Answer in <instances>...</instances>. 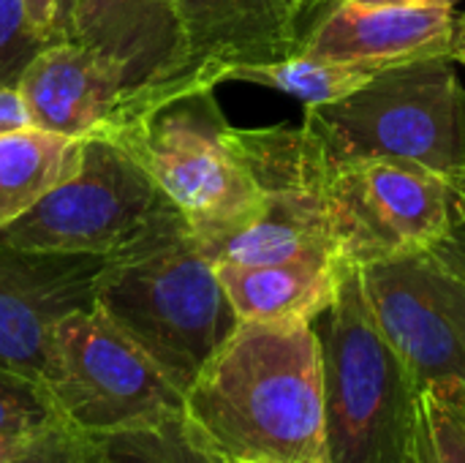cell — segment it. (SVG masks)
<instances>
[{
  "label": "cell",
  "instance_id": "obj_1",
  "mask_svg": "<svg viewBox=\"0 0 465 463\" xmlns=\"http://www.w3.org/2000/svg\"><path fill=\"white\" fill-rule=\"evenodd\" d=\"M267 199L322 232L341 262L365 267L436 243L450 226L444 177L376 156H332L302 128H234Z\"/></svg>",
  "mask_w": 465,
  "mask_h": 463
},
{
  "label": "cell",
  "instance_id": "obj_2",
  "mask_svg": "<svg viewBox=\"0 0 465 463\" xmlns=\"http://www.w3.org/2000/svg\"><path fill=\"white\" fill-rule=\"evenodd\" d=\"M221 463H332L313 322H240L183 396Z\"/></svg>",
  "mask_w": 465,
  "mask_h": 463
},
{
  "label": "cell",
  "instance_id": "obj_3",
  "mask_svg": "<svg viewBox=\"0 0 465 463\" xmlns=\"http://www.w3.org/2000/svg\"><path fill=\"white\" fill-rule=\"evenodd\" d=\"M104 139L153 177L204 254L267 213V191L240 153L215 87L193 76L131 90Z\"/></svg>",
  "mask_w": 465,
  "mask_h": 463
},
{
  "label": "cell",
  "instance_id": "obj_4",
  "mask_svg": "<svg viewBox=\"0 0 465 463\" xmlns=\"http://www.w3.org/2000/svg\"><path fill=\"white\" fill-rule=\"evenodd\" d=\"M93 308L183 396L240 325L215 262L191 232L104 259Z\"/></svg>",
  "mask_w": 465,
  "mask_h": 463
},
{
  "label": "cell",
  "instance_id": "obj_5",
  "mask_svg": "<svg viewBox=\"0 0 465 463\" xmlns=\"http://www.w3.org/2000/svg\"><path fill=\"white\" fill-rule=\"evenodd\" d=\"M313 330L322 344L330 461H409L420 388L387 341L357 265H341L338 292Z\"/></svg>",
  "mask_w": 465,
  "mask_h": 463
},
{
  "label": "cell",
  "instance_id": "obj_6",
  "mask_svg": "<svg viewBox=\"0 0 465 463\" xmlns=\"http://www.w3.org/2000/svg\"><path fill=\"white\" fill-rule=\"evenodd\" d=\"M302 134L332 156H376L465 180V85L455 57L379 71L351 96L305 106Z\"/></svg>",
  "mask_w": 465,
  "mask_h": 463
},
{
  "label": "cell",
  "instance_id": "obj_7",
  "mask_svg": "<svg viewBox=\"0 0 465 463\" xmlns=\"http://www.w3.org/2000/svg\"><path fill=\"white\" fill-rule=\"evenodd\" d=\"M191 232L153 177L114 142H84L76 175L0 229V243L46 251L120 257Z\"/></svg>",
  "mask_w": 465,
  "mask_h": 463
},
{
  "label": "cell",
  "instance_id": "obj_8",
  "mask_svg": "<svg viewBox=\"0 0 465 463\" xmlns=\"http://www.w3.org/2000/svg\"><path fill=\"white\" fill-rule=\"evenodd\" d=\"M38 382L57 415L93 437L183 415V393L98 308L57 322Z\"/></svg>",
  "mask_w": 465,
  "mask_h": 463
},
{
  "label": "cell",
  "instance_id": "obj_9",
  "mask_svg": "<svg viewBox=\"0 0 465 463\" xmlns=\"http://www.w3.org/2000/svg\"><path fill=\"white\" fill-rule=\"evenodd\" d=\"M371 308L420 390L465 396V278L430 248L360 267Z\"/></svg>",
  "mask_w": 465,
  "mask_h": 463
},
{
  "label": "cell",
  "instance_id": "obj_10",
  "mask_svg": "<svg viewBox=\"0 0 465 463\" xmlns=\"http://www.w3.org/2000/svg\"><path fill=\"white\" fill-rule=\"evenodd\" d=\"M101 265L104 257L0 243V368L38 379L57 322L93 308Z\"/></svg>",
  "mask_w": 465,
  "mask_h": 463
},
{
  "label": "cell",
  "instance_id": "obj_11",
  "mask_svg": "<svg viewBox=\"0 0 465 463\" xmlns=\"http://www.w3.org/2000/svg\"><path fill=\"white\" fill-rule=\"evenodd\" d=\"M183 68L207 87L242 65L272 63L300 49L308 0H174Z\"/></svg>",
  "mask_w": 465,
  "mask_h": 463
},
{
  "label": "cell",
  "instance_id": "obj_12",
  "mask_svg": "<svg viewBox=\"0 0 465 463\" xmlns=\"http://www.w3.org/2000/svg\"><path fill=\"white\" fill-rule=\"evenodd\" d=\"M455 5H362L338 0L302 33V55L354 63L371 71L441 57L455 49Z\"/></svg>",
  "mask_w": 465,
  "mask_h": 463
},
{
  "label": "cell",
  "instance_id": "obj_13",
  "mask_svg": "<svg viewBox=\"0 0 465 463\" xmlns=\"http://www.w3.org/2000/svg\"><path fill=\"white\" fill-rule=\"evenodd\" d=\"M35 128L93 139L104 136L128 96L123 71L74 38H52L16 82Z\"/></svg>",
  "mask_w": 465,
  "mask_h": 463
},
{
  "label": "cell",
  "instance_id": "obj_14",
  "mask_svg": "<svg viewBox=\"0 0 465 463\" xmlns=\"http://www.w3.org/2000/svg\"><path fill=\"white\" fill-rule=\"evenodd\" d=\"M60 35L112 60L128 93L169 82L183 68L174 0H74Z\"/></svg>",
  "mask_w": 465,
  "mask_h": 463
},
{
  "label": "cell",
  "instance_id": "obj_15",
  "mask_svg": "<svg viewBox=\"0 0 465 463\" xmlns=\"http://www.w3.org/2000/svg\"><path fill=\"white\" fill-rule=\"evenodd\" d=\"M341 265L338 259L215 262V270L240 322H313L338 292Z\"/></svg>",
  "mask_w": 465,
  "mask_h": 463
},
{
  "label": "cell",
  "instance_id": "obj_16",
  "mask_svg": "<svg viewBox=\"0 0 465 463\" xmlns=\"http://www.w3.org/2000/svg\"><path fill=\"white\" fill-rule=\"evenodd\" d=\"M84 142L35 126L0 136V229L76 175Z\"/></svg>",
  "mask_w": 465,
  "mask_h": 463
},
{
  "label": "cell",
  "instance_id": "obj_17",
  "mask_svg": "<svg viewBox=\"0 0 465 463\" xmlns=\"http://www.w3.org/2000/svg\"><path fill=\"white\" fill-rule=\"evenodd\" d=\"M213 262H237V265H275V262H300V259H338L332 243L286 213L283 207L267 199V213L251 226L218 243L207 251ZM341 262V259H338Z\"/></svg>",
  "mask_w": 465,
  "mask_h": 463
},
{
  "label": "cell",
  "instance_id": "obj_18",
  "mask_svg": "<svg viewBox=\"0 0 465 463\" xmlns=\"http://www.w3.org/2000/svg\"><path fill=\"white\" fill-rule=\"evenodd\" d=\"M373 76L376 71L354 65V63L324 60V57L294 52L283 60L234 68L229 74V82L262 85V87L294 96L305 101V106H319V104H332V101L351 96L354 90L368 85Z\"/></svg>",
  "mask_w": 465,
  "mask_h": 463
},
{
  "label": "cell",
  "instance_id": "obj_19",
  "mask_svg": "<svg viewBox=\"0 0 465 463\" xmlns=\"http://www.w3.org/2000/svg\"><path fill=\"white\" fill-rule=\"evenodd\" d=\"M98 463H221L193 434L185 415L150 428L95 437Z\"/></svg>",
  "mask_w": 465,
  "mask_h": 463
},
{
  "label": "cell",
  "instance_id": "obj_20",
  "mask_svg": "<svg viewBox=\"0 0 465 463\" xmlns=\"http://www.w3.org/2000/svg\"><path fill=\"white\" fill-rule=\"evenodd\" d=\"M406 463H465V404L460 396L420 390Z\"/></svg>",
  "mask_w": 465,
  "mask_h": 463
},
{
  "label": "cell",
  "instance_id": "obj_21",
  "mask_svg": "<svg viewBox=\"0 0 465 463\" xmlns=\"http://www.w3.org/2000/svg\"><path fill=\"white\" fill-rule=\"evenodd\" d=\"M57 420L63 418L38 379L0 368V434L30 437Z\"/></svg>",
  "mask_w": 465,
  "mask_h": 463
},
{
  "label": "cell",
  "instance_id": "obj_22",
  "mask_svg": "<svg viewBox=\"0 0 465 463\" xmlns=\"http://www.w3.org/2000/svg\"><path fill=\"white\" fill-rule=\"evenodd\" d=\"M5 463H98V445L93 434L57 420L25 437Z\"/></svg>",
  "mask_w": 465,
  "mask_h": 463
},
{
  "label": "cell",
  "instance_id": "obj_23",
  "mask_svg": "<svg viewBox=\"0 0 465 463\" xmlns=\"http://www.w3.org/2000/svg\"><path fill=\"white\" fill-rule=\"evenodd\" d=\"M46 44L30 27L25 0H0V85H16L25 65Z\"/></svg>",
  "mask_w": 465,
  "mask_h": 463
},
{
  "label": "cell",
  "instance_id": "obj_24",
  "mask_svg": "<svg viewBox=\"0 0 465 463\" xmlns=\"http://www.w3.org/2000/svg\"><path fill=\"white\" fill-rule=\"evenodd\" d=\"M450 188H452V196H450V226L428 248L433 254H439L458 276L465 278V180L450 186Z\"/></svg>",
  "mask_w": 465,
  "mask_h": 463
},
{
  "label": "cell",
  "instance_id": "obj_25",
  "mask_svg": "<svg viewBox=\"0 0 465 463\" xmlns=\"http://www.w3.org/2000/svg\"><path fill=\"white\" fill-rule=\"evenodd\" d=\"M27 22L30 27L44 35L46 41L60 38L63 27V14H65V0H25Z\"/></svg>",
  "mask_w": 465,
  "mask_h": 463
},
{
  "label": "cell",
  "instance_id": "obj_26",
  "mask_svg": "<svg viewBox=\"0 0 465 463\" xmlns=\"http://www.w3.org/2000/svg\"><path fill=\"white\" fill-rule=\"evenodd\" d=\"M30 112L16 85H0V136L30 128Z\"/></svg>",
  "mask_w": 465,
  "mask_h": 463
},
{
  "label": "cell",
  "instance_id": "obj_27",
  "mask_svg": "<svg viewBox=\"0 0 465 463\" xmlns=\"http://www.w3.org/2000/svg\"><path fill=\"white\" fill-rule=\"evenodd\" d=\"M362 5H458L460 0H354Z\"/></svg>",
  "mask_w": 465,
  "mask_h": 463
},
{
  "label": "cell",
  "instance_id": "obj_28",
  "mask_svg": "<svg viewBox=\"0 0 465 463\" xmlns=\"http://www.w3.org/2000/svg\"><path fill=\"white\" fill-rule=\"evenodd\" d=\"M452 57H455V63H463L465 65V14H460V19H458V33H455Z\"/></svg>",
  "mask_w": 465,
  "mask_h": 463
},
{
  "label": "cell",
  "instance_id": "obj_29",
  "mask_svg": "<svg viewBox=\"0 0 465 463\" xmlns=\"http://www.w3.org/2000/svg\"><path fill=\"white\" fill-rule=\"evenodd\" d=\"M22 439H25V437H8V434H0V463H5L11 456H14V450L22 445Z\"/></svg>",
  "mask_w": 465,
  "mask_h": 463
},
{
  "label": "cell",
  "instance_id": "obj_30",
  "mask_svg": "<svg viewBox=\"0 0 465 463\" xmlns=\"http://www.w3.org/2000/svg\"><path fill=\"white\" fill-rule=\"evenodd\" d=\"M338 0H308V25L324 11V8H330V5H335Z\"/></svg>",
  "mask_w": 465,
  "mask_h": 463
},
{
  "label": "cell",
  "instance_id": "obj_31",
  "mask_svg": "<svg viewBox=\"0 0 465 463\" xmlns=\"http://www.w3.org/2000/svg\"><path fill=\"white\" fill-rule=\"evenodd\" d=\"M71 3H74V0H65V14H68V8H71ZM65 14H63V19H65ZM60 30H63V27H60Z\"/></svg>",
  "mask_w": 465,
  "mask_h": 463
},
{
  "label": "cell",
  "instance_id": "obj_32",
  "mask_svg": "<svg viewBox=\"0 0 465 463\" xmlns=\"http://www.w3.org/2000/svg\"><path fill=\"white\" fill-rule=\"evenodd\" d=\"M460 398H463V404H465V396H460Z\"/></svg>",
  "mask_w": 465,
  "mask_h": 463
}]
</instances>
